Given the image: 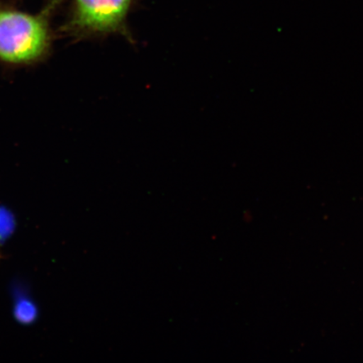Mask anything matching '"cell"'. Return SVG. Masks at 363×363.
<instances>
[{
  "mask_svg": "<svg viewBox=\"0 0 363 363\" xmlns=\"http://www.w3.org/2000/svg\"><path fill=\"white\" fill-rule=\"evenodd\" d=\"M63 0H48L42 11L30 13L0 1V63L35 65L52 51V19Z\"/></svg>",
  "mask_w": 363,
  "mask_h": 363,
  "instance_id": "cell-1",
  "label": "cell"
},
{
  "mask_svg": "<svg viewBox=\"0 0 363 363\" xmlns=\"http://www.w3.org/2000/svg\"><path fill=\"white\" fill-rule=\"evenodd\" d=\"M139 0H70L61 33L74 40L124 36L133 43L128 17Z\"/></svg>",
  "mask_w": 363,
  "mask_h": 363,
  "instance_id": "cell-2",
  "label": "cell"
},
{
  "mask_svg": "<svg viewBox=\"0 0 363 363\" xmlns=\"http://www.w3.org/2000/svg\"><path fill=\"white\" fill-rule=\"evenodd\" d=\"M13 316L21 324H33L38 317V308L30 298L18 297L13 306Z\"/></svg>",
  "mask_w": 363,
  "mask_h": 363,
  "instance_id": "cell-3",
  "label": "cell"
},
{
  "mask_svg": "<svg viewBox=\"0 0 363 363\" xmlns=\"http://www.w3.org/2000/svg\"><path fill=\"white\" fill-rule=\"evenodd\" d=\"M16 220L11 211L0 206V242H6L16 230Z\"/></svg>",
  "mask_w": 363,
  "mask_h": 363,
  "instance_id": "cell-4",
  "label": "cell"
}]
</instances>
